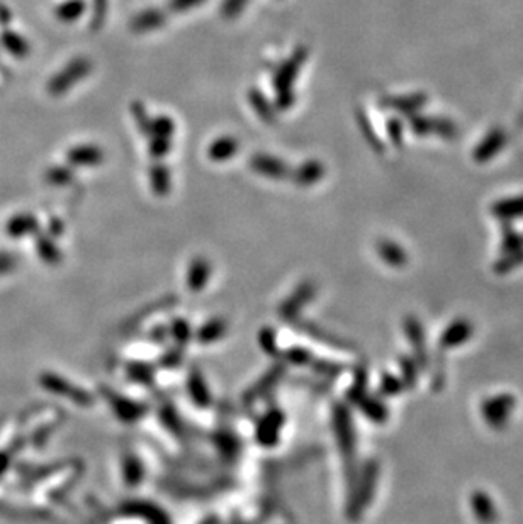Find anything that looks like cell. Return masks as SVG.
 Returning <instances> with one entry per match:
<instances>
[{"mask_svg": "<svg viewBox=\"0 0 523 524\" xmlns=\"http://www.w3.org/2000/svg\"><path fill=\"white\" fill-rule=\"evenodd\" d=\"M428 102L427 94H411V95H387L380 101L382 107L393 109L398 111L400 114L404 116H415L418 114L420 109L425 107Z\"/></svg>", "mask_w": 523, "mask_h": 524, "instance_id": "6", "label": "cell"}, {"mask_svg": "<svg viewBox=\"0 0 523 524\" xmlns=\"http://www.w3.org/2000/svg\"><path fill=\"white\" fill-rule=\"evenodd\" d=\"M73 178V171L68 167H53L48 170L46 180L53 185H67Z\"/></svg>", "mask_w": 523, "mask_h": 524, "instance_id": "20", "label": "cell"}, {"mask_svg": "<svg viewBox=\"0 0 523 524\" xmlns=\"http://www.w3.org/2000/svg\"><path fill=\"white\" fill-rule=\"evenodd\" d=\"M14 265V260L10 258L9 255H6V253H0V275L9 272L10 269H12Z\"/></svg>", "mask_w": 523, "mask_h": 524, "instance_id": "28", "label": "cell"}, {"mask_svg": "<svg viewBox=\"0 0 523 524\" xmlns=\"http://www.w3.org/2000/svg\"><path fill=\"white\" fill-rule=\"evenodd\" d=\"M292 180L299 187L314 185L325 177V165L318 160H308L292 171Z\"/></svg>", "mask_w": 523, "mask_h": 524, "instance_id": "9", "label": "cell"}, {"mask_svg": "<svg viewBox=\"0 0 523 524\" xmlns=\"http://www.w3.org/2000/svg\"><path fill=\"white\" fill-rule=\"evenodd\" d=\"M308 60V48H296L294 53L277 68L274 75V89H276V109L285 111L294 104V83L298 80L302 65Z\"/></svg>", "mask_w": 523, "mask_h": 524, "instance_id": "1", "label": "cell"}, {"mask_svg": "<svg viewBox=\"0 0 523 524\" xmlns=\"http://www.w3.org/2000/svg\"><path fill=\"white\" fill-rule=\"evenodd\" d=\"M7 229L12 236H23V234L32 233L36 229V219L32 216H17V218L10 219Z\"/></svg>", "mask_w": 523, "mask_h": 524, "instance_id": "17", "label": "cell"}, {"mask_svg": "<svg viewBox=\"0 0 523 524\" xmlns=\"http://www.w3.org/2000/svg\"><path fill=\"white\" fill-rule=\"evenodd\" d=\"M131 114H133V117H134V123H136V126L140 127L141 133L146 136V133H148L150 119H152V117H150L148 112H146L145 105H143L141 102H133V105H131Z\"/></svg>", "mask_w": 523, "mask_h": 524, "instance_id": "23", "label": "cell"}, {"mask_svg": "<svg viewBox=\"0 0 523 524\" xmlns=\"http://www.w3.org/2000/svg\"><path fill=\"white\" fill-rule=\"evenodd\" d=\"M248 102H250V105H252V109L255 111V114L260 117L263 123H267V124L276 123V117H277L276 105L270 104L269 98H267L260 90L252 89L250 92H248Z\"/></svg>", "mask_w": 523, "mask_h": 524, "instance_id": "12", "label": "cell"}, {"mask_svg": "<svg viewBox=\"0 0 523 524\" xmlns=\"http://www.w3.org/2000/svg\"><path fill=\"white\" fill-rule=\"evenodd\" d=\"M250 167L255 174L272 178V180H283V178L291 175L289 165L284 160H280L279 156L269 155V153H257V155L252 156Z\"/></svg>", "mask_w": 523, "mask_h": 524, "instance_id": "4", "label": "cell"}, {"mask_svg": "<svg viewBox=\"0 0 523 524\" xmlns=\"http://www.w3.org/2000/svg\"><path fill=\"white\" fill-rule=\"evenodd\" d=\"M493 214L501 219H513L523 216V196L510 197V199H501L493 204Z\"/></svg>", "mask_w": 523, "mask_h": 524, "instance_id": "13", "label": "cell"}, {"mask_svg": "<svg viewBox=\"0 0 523 524\" xmlns=\"http://www.w3.org/2000/svg\"><path fill=\"white\" fill-rule=\"evenodd\" d=\"M248 2H250V0H223V6H221L223 17H225V19H233V17L240 16Z\"/></svg>", "mask_w": 523, "mask_h": 524, "instance_id": "24", "label": "cell"}, {"mask_svg": "<svg viewBox=\"0 0 523 524\" xmlns=\"http://www.w3.org/2000/svg\"><path fill=\"white\" fill-rule=\"evenodd\" d=\"M148 178H150V187H152L153 192L156 196L163 197L170 192L172 187V175L170 168L163 163H155L150 167L148 170Z\"/></svg>", "mask_w": 523, "mask_h": 524, "instance_id": "11", "label": "cell"}, {"mask_svg": "<svg viewBox=\"0 0 523 524\" xmlns=\"http://www.w3.org/2000/svg\"><path fill=\"white\" fill-rule=\"evenodd\" d=\"M87 9V2L85 0H65L63 3L54 9V16H57L58 21L61 23H73L79 17L83 16Z\"/></svg>", "mask_w": 523, "mask_h": 524, "instance_id": "14", "label": "cell"}, {"mask_svg": "<svg viewBox=\"0 0 523 524\" xmlns=\"http://www.w3.org/2000/svg\"><path fill=\"white\" fill-rule=\"evenodd\" d=\"M165 12L153 7V9H145L141 10V12H138L136 16L131 19L130 28L133 32H150L162 28V25L165 24Z\"/></svg>", "mask_w": 523, "mask_h": 524, "instance_id": "8", "label": "cell"}, {"mask_svg": "<svg viewBox=\"0 0 523 524\" xmlns=\"http://www.w3.org/2000/svg\"><path fill=\"white\" fill-rule=\"evenodd\" d=\"M203 2H206V0H170L168 2V9L175 14H184L187 10L194 9V7L201 6Z\"/></svg>", "mask_w": 523, "mask_h": 524, "instance_id": "26", "label": "cell"}, {"mask_svg": "<svg viewBox=\"0 0 523 524\" xmlns=\"http://www.w3.org/2000/svg\"><path fill=\"white\" fill-rule=\"evenodd\" d=\"M67 160L73 167H95L104 161V149L95 145H79L67 153Z\"/></svg>", "mask_w": 523, "mask_h": 524, "instance_id": "7", "label": "cell"}, {"mask_svg": "<svg viewBox=\"0 0 523 524\" xmlns=\"http://www.w3.org/2000/svg\"><path fill=\"white\" fill-rule=\"evenodd\" d=\"M357 116H358V124H360V129L364 131V136L369 141V145H371V148L374 149L376 153H384V149H386L384 148V143L380 141V138L378 136V134H376L374 126H372L371 120L367 119V116H365L362 111H358Z\"/></svg>", "mask_w": 523, "mask_h": 524, "instance_id": "16", "label": "cell"}, {"mask_svg": "<svg viewBox=\"0 0 523 524\" xmlns=\"http://www.w3.org/2000/svg\"><path fill=\"white\" fill-rule=\"evenodd\" d=\"M2 41H3V46H6L7 50H9L10 53L14 54V56L23 58L29 53V45L24 41L23 38H21L19 34H14V32H6V34H3V38H2Z\"/></svg>", "mask_w": 523, "mask_h": 524, "instance_id": "18", "label": "cell"}, {"mask_svg": "<svg viewBox=\"0 0 523 524\" xmlns=\"http://www.w3.org/2000/svg\"><path fill=\"white\" fill-rule=\"evenodd\" d=\"M409 126L411 131L420 138L427 136H438L442 139H453L459 134L455 123L445 117H430L415 114L409 117Z\"/></svg>", "mask_w": 523, "mask_h": 524, "instance_id": "3", "label": "cell"}, {"mask_svg": "<svg viewBox=\"0 0 523 524\" xmlns=\"http://www.w3.org/2000/svg\"><path fill=\"white\" fill-rule=\"evenodd\" d=\"M107 0H92V17H90V29H101L107 16Z\"/></svg>", "mask_w": 523, "mask_h": 524, "instance_id": "21", "label": "cell"}, {"mask_svg": "<svg viewBox=\"0 0 523 524\" xmlns=\"http://www.w3.org/2000/svg\"><path fill=\"white\" fill-rule=\"evenodd\" d=\"M39 253H41V256H45L46 260H54L58 255V250L45 240L43 243H39Z\"/></svg>", "mask_w": 523, "mask_h": 524, "instance_id": "27", "label": "cell"}, {"mask_svg": "<svg viewBox=\"0 0 523 524\" xmlns=\"http://www.w3.org/2000/svg\"><path fill=\"white\" fill-rule=\"evenodd\" d=\"M386 129H387V136H389L391 143H393L396 148H403V124L398 117H389L386 123Z\"/></svg>", "mask_w": 523, "mask_h": 524, "instance_id": "22", "label": "cell"}, {"mask_svg": "<svg viewBox=\"0 0 523 524\" xmlns=\"http://www.w3.org/2000/svg\"><path fill=\"white\" fill-rule=\"evenodd\" d=\"M6 461H7V458L0 455V474H3V468H6Z\"/></svg>", "mask_w": 523, "mask_h": 524, "instance_id": "29", "label": "cell"}, {"mask_svg": "<svg viewBox=\"0 0 523 524\" xmlns=\"http://www.w3.org/2000/svg\"><path fill=\"white\" fill-rule=\"evenodd\" d=\"M90 72H92V61H90L89 58H75V60H72L67 67L61 70V72H58L57 75L50 80V83H48V92H50L51 95L60 97V95L67 94L72 87H75L76 83L82 82L83 78H87Z\"/></svg>", "mask_w": 523, "mask_h": 524, "instance_id": "2", "label": "cell"}, {"mask_svg": "<svg viewBox=\"0 0 523 524\" xmlns=\"http://www.w3.org/2000/svg\"><path fill=\"white\" fill-rule=\"evenodd\" d=\"M379 253L380 256H384L391 263H400L404 260V253L401 251V248L394 243H387V241L379 244Z\"/></svg>", "mask_w": 523, "mask_h": 524, "instance_id": "25", "label": "cell"}, {"mask_svg": "<svg viewBox=\"0 0 523 524\" xmlns=\"http://www.w3.org/2000/svg\"><path fill=\"white\" fill-rule=\"evenodd\" d=\"M175 133V123L172 120V117L168 116H156L150 119V126H148V133L146 136L153 138V136H160V138H170L174 136Z\"/></svg>", "mask_w": 523, "mask_h": 524, "instance_id": "15", "label": "cell"}, {"mask_svg": "<svg viewBox=\"0 0 523 524\" xmlns=\"http://www.w3.org/2000/svg\"><path fill=\"white\" fill-rule=\"evenodd\" d=\"M238 148H240V145H238L236 138L221 136L211 143L209 148H207V156L216 163H223V161L233 158L238 153Z\"/></svg>", "mask_w": 523, "mask_h": 524, "instance_id": "10", "label": "cell"}, {"mask_svg": "<svg viewBox=\"0 0 523 524\" xmlns=\"http://www.w3.org/2000/svg\"><path fill=\"white\" fill-rule=\"evenodd\" d=\"M148 151L155 160L165 158L168 153L172 151V139L170 138H160V136L150 138Z\"/></svg>", "mask_w": 523, "mask_h": 524, "instance_id": "19", "label": "cell"}, {"mask_svg": "<svg viewBox=\"0 0 523 524\" xmlns=\"http://www.w3.org/2000/svg\"><path fill=\"white\" fill-rule=\"evenodd\" d=\"M506 133H504L503 129H500V127H495V129L489 131V133L479 141V145L475 146L473 151V160L479 165L488 163V161L495 158L501 149L506 146Z\"/></svg>", "mask_w": 523, "mask_h": 524, "instance_id": "5", "label": "cell"}]
</instances>
